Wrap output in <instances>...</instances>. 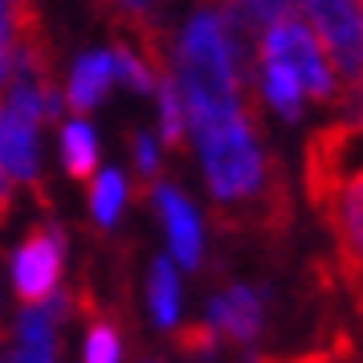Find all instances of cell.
Instances as JSON below:
<instances>
[{
  "instance_id": "obj_1",
  "label": "cell",
  "mask_w": 363,
  "mask_h": 363,
  "mask_svg": "<svg viewBox=\"0 0 363 363\" xmlns=\"http://www.w3.org/2000/svg\"><path fill=\"white\" fill-rule=\"evenodd\" d=\"M172 66H176L172 82L180 90L184 115H188V135L245 115V86H241L245 50L233 41L220 9H200L188 17V25L176 37Z\"/></svg>"
},
{
  "instance_id": "obj_2",
  "label": "cell",
  "mask_w": 363,
  "mask_h": 363,
  "mask_svg": "<svg viewBox=\"0 0 363 363\" xmlns=\"http://www.w3.org/2000/svg\"><path fill=\"white\" fill-rule=\"evenodd\" d=\"M196 155L204 164V180L225 208H249L262 204L269 192V160L257 139V127L249 115L213 123L192 135Z\"/></svg>"
},
{
  "instance_id": "obj_3",
  "label": "cell",
  "mask_w": 363,
  "mask_h": 363,
  "mask_svg": "<svg viewBox=\"0 0 363 363\" xmlns=\"http://www.w3.org/2000/svg\"><path fill=\"white\" fill-rule=\"evenodd\" d=\"M257 57L294 69L302 90H306V99L330 102L339 94V78H335V69H330L327 53H323L318 37H314L311 21L302 13H286V17L274 21L262 33V41H257Z\"/></svg>"
},
{
  "instance_id": "obj_4",
  "label": "cell",
  "mask_w": 363,
  "mask_h": 363,
  "mask_svg": "<svg viewBox=\"0 0 363 363\" xmlns=\"http://www.w3.org/2000/svg\"><path fill=\"white\" fill-rule=\"evenodd\" d=\"M302 17L311 21L335 78H343L351 86L363 82V4H355V0H311V4H302Z\"/></svg>"
},
{
  "instance_id": "obj_5",
  "label": "cell",
  "mask_w": 363,
  "mask_h": 363,
  "mask_svg": "<svg viewBox=\"0 0 363 363\" xmlns=\"http://www.w3.org/2000/svg\"><path fill=\"white\" fill-rule=\"evenodd\" d=\"M355 180H363V127L339 123L311 147V196L330 200Z\"/></svg>"
},
{
  "instance_id": "obj_6",
  "label": "cell",
  "mask_w": 363,
  "mask_h": 363,
  "mask_svg": "<svg viewBox=\"0 0 363 363\" xmlns=\"http://www.w3.org/2000/svg\"><path fill=\"white\" fill-rule=\"evenodd\" d=\"M62 257H66V241H62V229H37L25 245L13 253V290H17L21 302L29 306H45L53 294H57V281H62Z\"/></svg>"
},
{
  "instance_id": "obj_7",
  "label": "cell",
  "mask_w": 363,
  "mask_h": 363,
  "mask_svg": "<svg viewBox=\"0 0 363 363\" xmlns=\"http://www.w3.org/2000/svg\"><path fill=\"white\" fill-rule=\"evenodd\" d=\"M151 200L160 208V220L167 229V245H172V262L184 269H196L204 257V225H200L192 200L184 196L176 184H151Z\"/></svg>"
},
{
  "instance_id": "obj_8",
  "label": "cell",
  "mask_w": 363,
  "mask_h": 363,
  "mask_svg": "<svg viewBox=\"0 0 363 363\" xmlns=\"http://www.w3.org/2000/svg\"><path fill=\"white\" fill-rule=\"evenodd\" d=\"M69 298L53 294L45 306H25L13 323V363H57V318L66 314Z\"/></svg>"
},
{
  "instance_id": "obj_9",
  "label": "cell",
  "mask_w": 363,
  "mask_h": 363,
  "mask_svg": "<svg viewBox=\"0 0 363 363\" xmlns=\"http://www.w3.org/2000/svg\"><path fill=\"white\" fill-rule=\"evenodd\" d=\"M262 323H265V298L253 286H229V290L213 294L208 318H204V327L213 335H225L233 343H253L262 335Z\"/></svg>"
},
{
  "instance_id": "obj_10",
  "label": "cell",
  "mask_w": 363,
  "mask_h": 363,
  "mask_svg": "<svg viewBox=\"0 0 363 363\" xmlns=\"http://www.w3.org/2000/svg\"><path fill=\"white\" fill-rule=\"evenodd\" d=\"M0 172L9 184H37L41 176V147H37V127L21 123L0 106Z\"/></svg>"
},
{
  "instance_id": "obj_11",
  "label": "cell",
  "mask_w": 363,
  "mask_h": 363,
  "mask_svg": "<svg viewBox=\"0 0 363 363\" xmlns=\"http://www.w3.org/2000/svg\"><path fill=\"white\" fill-rule=\"evenodd\" d=\"M330 208V225L339 233V245H343V262H347V274L351 281L359 286L363 294V180L347 184L343 192H335L327 200Z\"/></svg>"
},
{
  "instance_id": "obj_12",
  "label": "cell",
  "mask_w": 363,
  "mask_h": 363,
  "mask_svg": "<svg viewBox=\"0 0 363 363\" xmlns=\"http://www.w3.org/2000/svg\"><path fill=\"white\" fill-rule=\"evenodd\" d=\"M111 82H115V57H111V50H90L74 62V69H69L66 102L74 111H94V106L106 99Z\"/></svg>"
},
{
  "instance_id": "obj_13",
  "label": "cell",
  "mask_w": 363,
  "mask_h": 363,
  "mask_svg": "<svg viewBox=\"0 0 363 363\" xmlns=\"http://www.w3.org/2000/svg\"><path fill=\"white\" fill-rule=\"evenodd\" d=\"M37 37V17L33 9L17 4H0V90H9L21 69V57Z\"/></svg>"
},
{
  "instance_id": "obj_14",
  "label": "cell",
  "mask_w": 363,
  "mask_h": 363,
  "mask_svg": "<svg viewBox=\"0 0 363 363\" xmlns=\"http://www.w3.org/2000/svg\"><path fill=\"white\" fill-rule=\"evenodd\" d=\"M147 306H151V323L160 330H172L180 323V274L172 257H155L147 274Z\"/></svg>"
},
{
  "instance_id": "obj_15",
  "label": "cell",
  "mask_w": 363,
  "mask_h": 363,
  "mask_svg": "<svg viewBox=\"0 0 363 363\" xmlns=\"http://www.w3.org/2000/svg\"><path fill=\"white\" fill-rule=\"evenodd\" d=\"M262 99L278 111L281 118H298L306 106V90L298 82V74L278 62H262Z\"/></svg>"
},
{
  "instance_id": "obj_16",
  "label": "cell",
  "mask_w": 363,
  "mask_h": 363,
  "mask_svg": "<svg viewBox=\"0 0 363 363\" xmlns=\"http://www.w3.org/2000/svg\"><path fill=\"white\" fill-rule=\"evenodd\" d=\"M62 164L74 180H86L99 164V135L86 118H74L62 127Z\"/></svg>"
},
{
  "instance_id": "obj_17",
  "label": "cell",
  "mask_w": 363,
  "mask_h": 363,
  "mask_svg": "<svg viewBox=\"0 0 363 363\" xmlns=\"http://www.w3.org/2000/svg\"><path fill=\"white\" fill-rule=\"evenodd\" d=\"M111 57H115V78L127 86V90H135V94L160 90V69H155V62L147 57V50H139L131 41H118L115 50H111Z\"/></svg>"
},
{
  "instance_id": "obj_18",
  "label": "cell",
  "mask_w": 363,
  "mask_h": 363,
  "mask_svg": "<svg viewBox=\"0 0 363 363\" xmlns=\"http://www.w3.org/2000/svg\"><path fill=\"white\" fill-rule=\"evenodd\" d=\"M123 204H127V176L118 167H106L94 176V188H90V208H94V220L102 229H111L118 216H123Z\"/></svg>"
},
{
  "instance_id": "obj_19",
  "label": "cell",
  "mask_w": 363,
  "mask_h": 363,
  "mask_svg": "<svg viewBox=\"0 0 363 363\" xmlns=\"http://www.w3.org/2000/svg\"><path fill=\"white\" fill-rule=\"evenodd\" d=\"M160 139L164 143H184V135H188V115H184V102H180V90L172 82V74L160 78Z\"/></svg>"
},
{
  "instance_id": "obj_20",
  "label": "cell",
  "mask_w": 363,
  "mask_h": 363,
  "mask_svg": "<svg viewBox=\"0 0 363 363\" xmlns=\"http://www.w3.org/2000/svg\"><path fill=\"white\" fill-rule=\"evenodd\" d=\"M123 359V343H118V330L111 323H94L86 330V351L82 363H118Z\"/></svg>"
},
{
  "instance_id": "obj_21",
  "label": "cell",
  "mask_w": 363,
  "mask_h": 363,
  "mask_svg": "<svg viewBox=\"0 0 363 363\" xmlns=\"http://www.w3.org/2000/svg\"><path fill=\"white\" fill-rule=\"evenodd\" d=\"M135 164H139V172H143L147 180L160 172V147H155L151 135H135Z\"/></svg>"
},
{
  "instance_id": "obj_22",
  "label": "cell",
  "mask_w": 363,
  "mask_h": 363,
  "mask_svg": "<svg viewBox=\"0 0 363 363\" xmlns=\"http://www.w3.org/2000/svg\"><path fill=\"white\" fill-rule=\"evenodd\" d=\"M0 363H13V351H0Z\"/></svg>"
},
{
  "instance_id": "obj_23",
  "label": "cell",
  "mask_w": 363,
  "mask_h": 363,
  "mask_svg": "<svg viewBox=\"0 0 363 363\" xmlns=\"http://www.w3.org/2000/svg\"><path fill=\"white\" fill-rule=\"evenodd\" d=\"M143 363H164V359H143Z\"/></svg>"
}]
</instances>
